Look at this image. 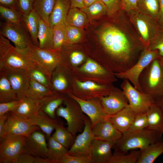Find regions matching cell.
<instances>
[{"mask_svg": "<svg viewBox=\"0 0 163 163\" xmlns=\"http://www.w3.org/2000/svg\"><path fill=\"white\" fill-rule=\"evenodd\" d=\"M37 38L39 47L43 49H53L52 28L41 18Z\"/></svg>", "mask_w": 163, "mask_h": 163, "instance_id": "f1b7e54d", "label": "cell"}, {"mask_svg": "<svg viewBox=\"0 0 163 163\" xmlns=\"http://www.w3.org/2000/svg\"><path fill=\"white\" fill-rule=\"evenodd\" d=\"M40 130L36 131L26 137L25 152L35 156L47 158L48 149L46 136Z\"/></svg>", "mask_w": 163, "mask_h": 163, "instance_id": "e0dca14e", "label": "cell"}, {"mask_svg": "<svg viewBox=\"0 0 163 163\" xmlns=\"http://www.w3.org/2000/svg\"><path fill=\"white\" fill-rule=\"evenodd\" d=\"M37 156H35L26 152L20 155L12 163H37Z\"/></svg>", "mask_w": 163, "mask_h": 163, "instance_id": "816d5d0a", "label": "cell"}, {"mask_svg": "<svg viewBox=\"0 0 163 163\" xmlns=\"http://www.w3.org/2000/svg\"><path fill=\"white\" fill-rule=\"evenodd\" d=\"M140 151L137 163H152L163 153V140L152 143Z\"/></svg>", "mask_w": 163, "mask_h": 163, "instance_id": "83f0119b", "label": "cell"}, {"mask_svg": "<svg viewBox=\"0 0 163 163\" xmlns=\"http://www.w3.org/2000/svg\"><path fill=\"white\" fill-rule=\"evenodd\" d=\"M66 32L67 45L77 43L84 37L83 29L66 24Z\"/></svg>", "mask_w": 163, "mask_h": 163, "instance_id": "7bdbcfd3", "label": "cell"}, {"mask_svg": "<svg viewBox=\"0 0 163 163\" xmlns=\"http://www.w3.org/2000/svg\"><path fill=\"white\" fill-rule=\"evenodd\" d=\"M148 126L147 128L163 134V112L155 102L146 113Z\"/></svg>", "mask_w": 163, "mask_h": 163, "instance_id": "484cf974", "label": "cell"}, {"mask_svg": "<svg viewBox=\"0 0 163 163\" xmlns=\"http://www.w3.org/2000/svg\"><path fill=\"white\" fill-rule=\"evenodd\" d=\"M52 136L58 142L68 149L74 142L75 136L64 127L63 125L58 126Z\"/></svg>", "mask_w": 163, "mask_h": 163, "instance_id": "8d00e7d4", "label": "cell"}, {"mask_svg": "<svg viewBox=\"0 0 163 163\" xmlns=\"http://www.w3.org/2000/svg\"><path fill=\"white\" fill-rule=\"evenodd\" d=\"M158 50L144 48L136 63L126 71L114 74L118 78L128 80L135 88L142 91L139 83V76L145 68L159 56Z\"/></svg>", "mask_w": 163, "mask_h": 163, "instance_id": "9c48e42d", "label": "cell"}, {"mask_svg": "<svg viewBox=\"0 0 163 163\" xmlns=\"http://www.w3.org/2000/svg\"><path fill=\"white\" fill-rule=\"evenodd\" d=\"M34 125L38 126L45 134L47 139L51 136L53 131L58 126L63 125L62 120L57 117L53 119L40 110L38 113L31 120H30Z\"/></svg>", "mask_w": 163, "mask_h": 163, "instance_id": "7402d4cb", "label": "cell"}, {"mask_svg": "<svg viewBox=\"0 0 163 163\" xmlns=\"http://www.w3.org/2000/svg\"><path fill=\"white\" fill-rule=\"evenodd\" d=\"M105 5L107 14L112 16L121 9V0H101Z\"/></svg>", "mask_w": 163, "mask_h": 163, "instance_id": "c3c4849f", "label": "cell"}, {"mask_svg": "<svg viewBox=\"0 0 163 163\" xmlns=\"http://www.w3.org/2000/svg\"><path fill=\"white\" fill-rule=\"evenodd\" d=\"M59 163H92V162L87 156H72L67 153L62 157Z\"/></svg>", "mask_w": 163, "mask_h": 163, "instance_id": "7dc6e473", "label": "cell"}, {"mask_svg": "<svg viewBox=\"0 0 163 163\" xmlns=\"http://www.w3.org/2000/svg\"><path fill=\"white\" fill-rule=\"evenodd\" d=\"M121 9L131 12L137 11L138 0H121Z\"/></svg>", "mask_w": 163, "mask_h": 163, "instance_id": "db71d44e", "label": "cell"}, {"mask_svg": "<svg viewBox=\"0 0 163 163\" xmlns=\"http://www.w3.org/2000/svg\"><path fill=\"white\" fill-rule=\"evenodd\" d=\"M36 66L26 56L16 48L10 40L0 35V70L7 68L26 70Z\"/></svg>", "mask_w": 163, "mask_h": 163, "instance_id": "277c9868", "label": "cell"}, {"mask_svg": "<svg viewBox=\"0 0 163 163\" xmlns=\"http://www.w3.org/2000/svg\"><path fill=\"white\" fill-rule=\"evenodd\" d=\"M80 10L86 14L88 19L90 20L98 18L107 13L106 8L101 0Z\"/></svg>", "mask_w": 163, "mask_h": 163, "instance_id": "ab89813d", "label": "cell"}, {"mask_svg": "<svg viewBox=\"0 0 163 163\" xmlns=\"http://www.w3.org/2000/svg\"><path fill=\"white\" fill-rule=\"evenodd\" d=\"M56 0H34L33 9L41 18L49 25L50 16L54 6Z\"/></svg>", "mask_w": 163, "mask_h": 163, "instance_id": "d590c367", "label": "cell"}, {"mask_svg": "<svg viewBox=\"0 0 163 163\" xmlns=\"http://www.w3.org/2000/svg\"><path fill=\"white\" fill-rule=\"evenodd\" d=\"M80 70L87 73L99 75L108 76L111 78L112 75L109 72L92 59H88L80 68Z\"/></svg>", "mask_w": 163, "mask_h": 163, "instance_id": "b9f144b4", "label": "cell"}, {"mask_svg": "<svg viewBox=\"0 0 163 163\" xmlns=\"http://www.w3.org/2000/svg\"><path fill=\"white\" fill-rule=\"evenodd\" d=\"M67 94L78 103L83 112L89 118L92 128L110 116L105 113L99 98L98 99L94 98L84 100L71 93Z\"/></svg>", "mask_w": 163, "mask_h": 163, "instance_id": "5bb4252c", "label": "cell"}, {"mask_svg": "<svg viewBox=\"0 0 163 163\" xmlns=\"http://www.w3.org/2000/svg\"><path fill=\"white\" fill-rule=\"evenodd\" d=\"M17 108L11 112L27 120H31L39 112L41 107L40 101L25 96L20 99Z\"/></svg>", "mask_w": 163, "mask_h": 163, "instance_id": "44dd1931", "label": "cell"}, {"mask_svg": "<svg viewBox=\"0 0 163 163\" xmlns=\"http://www.w3.org/2000/svg\"><path fill=\"white\" fill-rule=\"evenodd\" d=\"M69 61L73 65L77 66L81 63L84 60V54L79 51H73L69 56Z\"/></svg>", "mask_w": 163, "mask_h": 163, "instance_id": "f5cc1de1", "label": "cell"}, {"mask_svg": "<svg viewBox=\"0 0 163 163\" xmlns=\"http://www.w3.org/2000/svg\"><path fill=\"white\" fill-rule=\"evenodd\" d=\"M0 32V34L11 41L20 50H25L33 44L29 34L21 23H4L1 26Z\"/></svg>", "mask_w": 163, "mask_h": 163, "instance_id": "8fae6325", "label": "cell"}, {"mask_svg": "<svg viewBox=\"0 0 163 163\" xmlns=\"http://www.w3.org/2000/svg\"><path fill=\"white\" fill-rule=\"evenodd\" d=\"M68 96L64 102L66 107L60 105L56 110V113L57 117H62L66 120L67 130L75 136L77 133L82 132L84 128V113L78 103Z\"/></svg>", "mask_w": 163, "mask_h": 163, "instance_id": "8992f818", "label": "cell"}, {"mask_svg": "<svg viewBox=\"0 0 163 163\" xmlns=\"http://www.w3.org/2000/svg\"><path fill=\"white\" fill-rule=\"evenodd\" d=\"M139 83L142 91L154 100L163 93V69L158 58L143 70L139 76Z\"/></svg>", "mask_w": 163, "mask_h": 163, "instance_id": "3957f363", "label": "cell"}, {"mask_svg": "<svg viewBox=\"0 0 163 163\" xmlns=\"http://www.w3.org/2000/svg\"><path fill=\"white\" fill-rule=\"evenodd\" d=\"M18 0H0L1 5L6 7L16 8Z\"/></svg>", "mask_w": 163, "mask_h": 163, "instance_id": "11a10c76", "label": "cell"}, {"mask_svg": "<svg viewBox=\"0 0 163 163\" xmlns=\"http://www.w3.org/2000/svg\"><path fill=\"white\" fill-rule=\"evenodd\" d=\"M20 100L0 103V115L14 111L18 106Z\"/></svg>", "mask_w": 163, "mask_h": 163, "instance_id": "681fc988", "label": "cell"}, {"mask_svg": "<svg viewBox=\"0 0 163 163\" xmlns=\"http://www.w3.org/2000/svg\"><path fill=\"white\" fill-rule=\"evenodd\" d=\"M85 126L82 133L75 137L74 142L67 153L71 155H86L89 157V152L94 137L92 130L91 123L89 118L84 115Z\"/></svg>", "mask_w": 163, "mask_h": 163, "instance_id": "4fadbf2b", "label": "cell"}, {"mask_svg": "<svg viewBox=\"0 0 163 163\" xmlns=\"http://www.w3.org/2000/svg\"><path fill=\"white\" fill-rule=\"evenodd\" d=\"M78 86L82 90L88 91H103L109 94L112 89L106 86L100 85L91 81H76Z\"/></svg>", "mask_w": 163, "mask_h": 163, "instance_id": "ee69618b", "label": "cell"}, {"mask_svg": "<svg viewBox=\"0 0 163 163\" xmlns=\"http://www.w3.org/2000/svg\"><path fill=\"white\" fill-rule=\"evenodd\" d=\"M63 66L60 65L53 71L51 75V81L53 92L64 94L69 87L67 73Z\"/></svg>", "mask_w": 163, "mask_h": 163, "instance_id": "4316f807", "label": "cell"}, {"mask_svg": "<svg viewBox=\"0 0 163 163\" xmlns=\"http://www.w3.org/2000/svg\"><path fill=\"white\" fill-rule=\"evenodd\" d=\"M70 2L69 0H56L49 20V26L52 27L55 25L66 23L69 11Z\"/></svg>", "mask_w": 163, "mask_h": 163, "instance_id": "d4e9b609", "label": "cell"}, {"mask_svg": "<svg viewBox=\"0 0 163 163\" xmlns=\"http://www.w3.org/2000/svg\"><path fill=\"white\" fill-rule=\"evenodd\" d=\"M94 139L115 143L122 136L109 119L99 123L92 128Z\"/></svg>", "mask_w": 163, "mask_h": 163, "instance_id": "d6986e66", "label": "cell"}, {"mask_svg": "<svg viewBox=\"0 0 163 163\" xmlns=\"http://www.w3.org/2000/svg\"><path fill=\"white\" fill-rule=\"evenodd\" d=\"M64 94L54 92L45 96L40 100V110L52 118H57L56 110L64 103L66 97Z\"/></svg>", "mask_w": 163, "mask_h": 163, "instance_id": "603a6c76", "label": "cell"}, {"mask_svg": "<svg viewBox=\"0 0 163 163\" xmlns=\"http://www.w3.org/2000/svg\"><path fill=\"white\" fill-rule=\"evenodd\" d=\"M53 47L54 50L59 51L67 45L66 32V23H62L52 27Z\"/></svg>", "mask_w": 163, "mask_h": 163, "instance_id": "e575fe53", "label": "cell"}, {"mask_svg": "<svg viewBox=\"0 0 163 163\" xmlns=\"http://www.w3.org/2000/svg\"><path fill=\"white\" fill-rule=\"evenodd\" d=\"M26 137L6 135L0 139V163H12L21 154L25 152Z\"/></svg>", "mask_w": 163, "mask_h": 163, "instance_id": "30bf717a", "label": "cell"}, {"mask_svg": "<svg viewBox=\"0 0 163 163\" xmlns=\"http://www.w3.org/2000/svg\"><path fill=\"white\" fill-rule=\"evenodd\" d=\"M148 126V122L146 113L136 114L131 126L126 133L147 128Z\"/></svg>", "mask_w": 163, "mask_h": 163, "instance_id": "bcb514c9", "label": "cell"}, {"mask_svg": "<svg viewBox=\"0 0 163 163\" xmlns=\"http://www.w3.org/2000/svg\"><path fill=\"white\" fill-rule=\"evenodd\" d=\"M159 8L158 22L161 25H163V0H159Z\"/></svg>", "mask_w": 163, "mask_h": 163, "instance_id": "680465c9", "label": "cell"}, {"mask_svg": "<svg viewBox=\"0 0 163 163\" xmlns=\"http://www.w3.org/2000/svg\"><path fill=\"white\" fill-rule=\"evenodd\" d=\"M53 92L50 88L30 78L29 86L25 96L40 101Z\"/></svg>", "mask_w": 163, "mask_h": 163, "instance_id": "d6a6232c", "label": "cell"}, {"mask_svg": "<svg viewBox=\"0 0 163 163\" xmlns=\"http://www.w3.org/2000/svg\"><path fill=\"white\" fill-rule=\"evenodd\" d=\"M121 86L129 107L136 114L146 113L155 102L152 96L136 89L128 80L123 79Z\"/></svg>", "mask_w": 163, "mask_h": 163, "instance_id": "52a82bcc", "label": "cell"}, {"mask_svg": "<svg viewBox=\"0 0 163 163\" xmlns=\"http://www.w3.org/2000/svg\"><path fill=\"white\" fill-rule=\"evenodd\" d=\"M70 8H77L80 9L84 7L83 0H70Z\"/></svg>", "mask_w": 163, "mask_h": 163, "instance_id": "9f6ffc18", "label": "cell"}, {"mask_svg": "<svg viewBox=\"0 0 163 163\" xmlns=\"http://www.w3.org/2000/svg\"><path fill=\"white\" fill-rule=\"evenodd\" d=\"M20 50L36 66L43 70L51 80L53 71L61 65L59 51L41 49L33 44L25 50Z\"/></svg>", "mask_w": 163, "mask_h": 163, "instance_id": "5b68a950", "label": "cell"}, {"mask_svg": "<svg viewBox=\"0 0 163 163\" xmlns=\"http://www.w3.org/2000/svg\"><path fill=\"white\" fill-rule=\"evenodd\" d=\"M26 71L30 78L33 79L53 90L51 79L46 73L40 68L36 66Z\"/></svg>", "mask_w": 163, "mask_h": 163, "instance_id": "f35d334b", "label": "cell"}, {"mask_svg": "<svg viewBox=\"0 0 163 163\" xmlns=\"http://www.w3.org/2000/svg\"><path fill=\"white\" fill-rule=\"evenodd\" d=\"M151 50H158L160 56L163 57V25L151 41L148 47Z\"/></svg>", "mask_w": 163, "mask_h": 163, "instance_id": "f6af8a7d", "label": "cell"}, {"mask_svg": "<svg viewBox=\"0 0 163 163\" xmlns=\"http://www.w3.org/2000/svg\"><path fill=\"white\" fill-rule=\"evenodd\" d=\"M8 117V113L0 115V136L2 132Z\"/></svg>", "mask_w": 163, "mask_h": 163, "instance_id": "6f0895ef", "label": "cell"}, {"mask_svg": "<svg viewBox=\"0 0 163 163\" xmlns=\"http://www.w3.org/2000/svg\"><path fill=\"white\" fill-rule=\"evenodd\" d=\"M18 100L6 75L0 72V103Z\"/></svg>", "mask_w": 163, "mask_h": 163, "instance_id": "1f68e13d", "label": "cell"}, {"mask_svg": "<svg viewBox=\"0 0 163 163\" xmlns=\"http://www.w3.org/2000/svg\"><path fill=\"white\" fill-rule=\"evenodd\" d=\"M40 130L38 126L33 125L30 120L10 112L0 139L8 135L27 137L32 133Z\"/></svg>", "mask_w": 163, "mask_h": 163, "instance_id": "7c38bea8", "label": "cell"}, {"mask_svg": "<svg viewBox=\"0 0 163 163\" xmlns=\"http://www.w3.org/2000/svg\"><path fill=\"white\" fill-rule=\"evenodd\" d=\"M41 18L37 12L33 9L28 14H23L21 21L23 26L29 34L33 43L39 46L37 35Z\"/></svg>", "mask_w": 163, "mask_h": 163, "instance_id": "cb8c5ba5", "label": "cell"}, {"mask_svg": "<svg viewBox=\"0 0 163 163\" xmlns=\"http://www.w3.org/2000/svg\"><path fill=\"white\" fill-rule=\"evenodd\" d=\"M47 139L48 149L47 158L53 163H59L63 156L67 153L68 149L57 141L52 136Z\"/></svg>", "mask_w": 163, "mask_h": 163, "instance_id": "f546056e", "label": "cell"}, {"mask_svg": "<svg viewBox=\"0 0 163 163\" xmlns=\"http://www.w3.org/2000/svg\"><path fill=\"white\" fill-rule=\"evenodd\" d=\"M158 59L160 64L163 69V57L159 56Z\"/></svg>", "mask_w": 163, "mask_h": 163, "instance_id": "6125c7cd", "label": "cell"}, {"mask_svg": "<svg viewBox=\"0 0 163 163\" xmlns=\"http://www.w3.org/2000/svg\"><path fill=\"white\" fill-rule=\"evenodd\" d=\"M130 13L131 21L141 37V43L144 48L147 49L161 25L157 21L137 11Z\"/></svg>", "mask_w": 163, "mask_h": 163, "instance_id": "ba28073f", "label": "cell"}, {"mask_svg": "<svg viewBox=\"0 0 163 163\" xmlns=\"http://www.w3.org/2000/svg\"><path fill=\"white\" fill-rule=\"evenodd\" d=\"M99 98L105 113L110 116L115 114L129 105L122 90L112 89L108 95Z\"/></svg>", "mask_w": 163, "mask_h": 163, "instance_id": "2e32d148", "label": "cell"}, {"mask_svg": "<svg viewBox=\"0 0 163 163\" xmlns=\"http://www.w3.org/2000/svg\"><path fill=\"white\" fill-rule=\"evenodd\" d=\"M0 14L6 22L14 24L21 23L23 14L16 8H10L0 5Z\"/></svg>", "mask_w": 163, "mask_h": 163, "instance_id": "60d3db41", "label": "cell"}, {"mask_svg": "<svg viewBox=\"0 0 163 163\" xmlns=\"http://www.w3.org/2000/svg\"><path fill=\"white\" fill-rule=\"evenodd\" d=\"M5 74L18 99L25 96L29 88L30 78L26 70L7 68L0 70Z\"/></svg>", "mask_w": 163, "mask_h": 163, "instance_id": "9a60e30c", "label": "cell"}, {"mask_svg": "<svg viewBox=\"0 0 163 163\" xmlns=\"http://www.w3.org/2000/svg\"><path fill=\"white\" fill-rule=\"evenodd\" d=\"M99 40L113 61V69L117 73L124 72L137 61V54L144 48L142 43L134 41L123 30L113 25L102 27L98 34Z\"/></svg>", "mask_w": 163, "mask_h": 163, "instance_id": "6da1fadb", "label": "cell"}, {"mask_svg": "<svg viewBox=\"0 0 163 163\" xmlns=\"http://www.w3.org/2000/svg\"><path fill=\"white\" fill-rule=\"evenodd\" d=\"M136 114L128 105L115 114L110 116L109 119L123 134L129 129Z\"/></svg>", "mask_w": 163, "mask_h": 163, "instance_id": "ffe728a7", "label": "cell"}, {"mask_svg": "<svg viewBox=\"0 0 163 163\" xmlns=\"http://www.w3.org/2000/svg\"><path fill=\"white\" fill-rule=\"evenodd\" d=\"M140 154V150H132L128 154L115 151L109 163H137Z\"/></svg>", "mask_w": 163, "mask_h": 163, "instance_id": "74e56055", "label": "cell"}, {"mask_svg": "<svg viewBox=\"0 0 163 163\" xmlns=\"http://www.w3.org/2000/svg\"><path fill=\"white\" fill-rule=\"evenodd\" d=\"M155 101L160 106L163 112V93L155 99Z\"/></svg>", "mask_w": 163, "mask_h": 163, "instance_id": "91938a15", "label": "cell"}, {"mask_svg": "<svg viewBox=\"0 0 163 163\" xmlns=\"http://www.w3.org/2000/svg\"><path fill=\"white\" fill-rule=\"evenodd\" d=\"M159 1V0H138L137 11L158 21Z\"/></svg>", "mask_w": 163, "mask_h": 163, "instance_id": "4dcf8cb0", "label": "cell"}, {"mask_svg": "<svg viewBox=\"0 0 163 163\" xmlns=\"http://www.w3.org/2000/svg\"><path fill=\"white\" fill-rule=\"evenodd\" d=\"M100 0H83L84 6L88 7L94 3Z\"/></svg>", "mask_w": 163, "mask_h": 163, "instance_id": "94428289", "label": "cell"}, {"mask_svg": "<svg viewBox=\"0 0 163 163\" xmlns=\"http://www.w3.org/2000/svg\"><path fill=\"white\" fill-rule=\"evenodd\" d=\"M88 22L86 14L78 8H70L66 21V24L71 26L82 28L85 27Z\"/></svg>", "mask_w": 163, "mask_h": 163, "instance_id": "836d02e7", "label": "cell"}, {"mask_svg": "<svg viewBox=\"0 0 163 163\" xmlns=\"http://www.w3.org/2000/svg\"><path fill=\"white\" fill-rule=\"evenodd\" d=\"M114 143L94 139L91 144L89 157L92 163H109Z\"/></svg>", "mask_w": 163, "mask_h": 163, "instance_id": "ac0fdd59", "label": "cell"}, {"mask_svg": "<svg viewBox=\"0 0 163 163\" xmlns=\"http://www.w3.org/2000/svg\"><path fill=\"white\" fill-rule=\"evenodd\" d=\"M162 134L147 128L126 133L123 134L113 148L115 151L124 153L132 150H141L152 143L163 140Z\"/></svg>", "mask_w": 163, "mask_h": 163, "instance_id": "7a4b0ae2", "label": "cell"}, {"mask_svg": "<svg viewBox=\"0 0 163 163\" xmlns=\"http://www.w3.org/2000/svg\"><path fill=\"white\" fill-rule=\"evenodd\" d=\"M34 0H18L17 5L18 10L23 14L29 13L33 9Z\"/></svg>", "mask_w": 163, "mask_h": 163, "instance_id": "f907efd6", "label": "cell"}]
</instances>
